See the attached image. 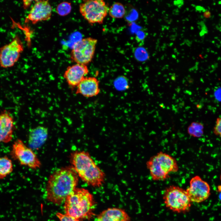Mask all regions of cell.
I'll list each match as a JSON object with an SVG mask.
<instances>
[{"label": "cell", "mask_w": 221, "mask_h": 221, "mask_svg": "<svg viewBox=\"0 0 221 221\" xmlns=\"http://www.w3.org/2000/svg\"><path fill=\"white\" fill-rule=\"evenodd\" d=\"M23 44L17 36L12 41L0 48V66L3 68H10L18 61L23 51Z\"/></svg>", "instance_id": "obj_9"}, {"label": "cell", "mask_w": 221, "mask_h": 221, "mask_svg": "<svg viewBox=\"0 0 221 221\" xmlns=\"http://www.w3.org/2000/svg\"><path fill=\"white\" fill-rule=\"evenodd\" d=\"M150 175L154 181H163L170 174L177 172L179 166L176 159L166 153L160 152L150 157L146 163Z\"/></svg>", "instance_id": "obj_4"}, {"label": "cell", "mask_w": 221, "mask_h": 221, "mask_svg": "<svg viewBox=\"0 0 221 221\" xmlns=\"http://www.w3.org/2000/svg\"><path fill=\"white\" fill-rule=\"evenodd\" d=\"M138 54H137L138 59L141 61H144L149 58L148 54L146 50L143 48L138 49Z\"/></svg>", "instance_id": "obj_21"}, {"label": "cell", "mask_w": 221, "mask_h": 221, "mask_svg": "<svg viewBox=\"0 0 221 221\" xmlns=\"http://www.w3.org/2000/svg\"><path fill=\"white\" fill-rule=\"evenodd\" d=\"M87 65L76 64L68 66L64 74V77L68 85L77 87L89 72Z\"/></svg>", "instance_id": "obj_13"}, {"label": "cell", "mask_w": 221, "mask_h": 221, "mask_svg": "<svg viewBox=\"0 0 221 221\" xmlns=\"http://www.w3.org/2000/svg\"><path fill=\"white\" fill-rule=\"evenodd\" d=\"M204 126L203 124L199 122H192L188 128L189 134L196 137H200L204 133Z\"/></svg>", "instance_id": "obj_19"}, {"label": "cell", "mask_w": 221, "mask_h": 221, "mask_svg": "<svg viewBox=\"0 0 221 221\" xmlns=\"http://www.w3.org/2000/svg\"><path fill=\"white\" fill-rule=\"evenodd\" d=\"M71 160L72 168L84 182L94 187L102 185L105 174L88 153L74 152L71 155Z\"/></svg>", "instance_id": "obj_2"}, {"label": "cell", "mask_w": 221, "mask_h": 221, "mask_svg": "<svg viewBox=\"0 0 221 221\" xmlns=\"http://www.w3.org/2000/svg\"><path fill=\"white\" fill-rule=\"evenodd\" d=\"M13 170L12 160L6 156H0V180L10 175Z\"/></svg>", "instance_id": "obj_17"}, {"label": "cell", "mask_w": 221, "mask_h": 221, "mask_svg": "<svg viewBox=\"0 0 221 221\" xmlns=\"http://www.w3.org/2000/svg\"><path fill=\"white\" fill-rule=\"evenodd\" d=\"M213 133L216 135L221 137V117L218 118L213 129Z\"/></svg>", "instance_id": "obj_22"}, {"label": "cell", "mask_w": 221, "mask_h": 221, "mask_svg": "<svg viewBox=\"0 0 221 221\" xmlns=\"http://www.w3.org/2000/svg\"><path fill=\"white\" fill-rule=\"evenodd\" d=\"M32 1V0L23 1V8L25 9L28 8L31 5Z\"/></svg>", "instance_id": "obj_25"}, {"label": "cell", "mask_w": 221, "mask_h": 221, "mask_svg": "<svg viewBox=\"0 0 221 221\" xmlns=\"http://www.w3.org/2000/svg\"><path fill=\"white\" fill-rule=\"evenodd\" d=\"M35 1L25 18V22L30 21L35 24L39 22L48 20L51 18L52 8L48 1Z\"/></svg>", "instance_id": "obj_11"}, {"label": "cell", "mask_w": 221, "mask_h": 221, "mask_svg": "<svg viewBox=\"0 0 221 221\" xmlns=\"http://www.w3.org/2000/svg\"><path fill=\"white\" fill-rule=\"evenodd\" d=\"M108 13L112 18H121L125 14L126 10L122 3L119 2H115L109 8Z\"/></svg>", "instance_id": "obj_18"}, {"label": "cell", "mask_w": 221, "mask_h": 221, "mask_svg": "<svg viewBox=\"0 0 221 221\" xmlns=\"http://www.w3.org/2000/svg\"><path fill=\"white\" fill-rule=\"evenodd\" d=\"M14 122V118L10 111L4 110L0 113V143H7L12 141Z\"/></svg>", "instance_id": "obj_12"}, {"label": "cell", "mask_w": 221, "mask_h": 221, "mask_svg": "<svg viewBox=\"0 0 221 221\" xmlns=\"http://www.w3.org/2000/svg\"><path fill=\"white\" fill-rule=\"evenodd\" d=\"M220 180H221V174H220Z\"/></svg>", "instance_id": "obj_28"}, {"label": "cell", "mask_w": 221, "mask_h": 221, "mask_svg": "<svg viewBox=\"0 0 221 221\" xmlns=\"http://www.w3.org/2000/svg\"><path fill=\"white\" fill-rule=\"evenodd\" d=\"M71 3L64 2L59 3L56 6V11L57 14L62 16H64L69 14L72 10Z\"/></svg>", "instance_id": "obj_20"}, {"label": "cell", "mask_w": 221, "mask_h": 221, "mask_svg": "<svg viewBox=\"0 0 221 221\" xmlns=\"http://www.w3.org/2000/svg\"><path fill=\"white\" fill-rule=\"evenodd\" d=\"M130 217L124 209L112 207L102 211L96 218V221H130Z\"/></svg>", "instance_id": "obj_15"}, {"label": "cell", "mask_w": 221, "mask_h": 221, "mask_svg": "<svg viewBox=\"0 0 221 221\" xmlns=\"http://www.w3.org/2000/svg\"><path fill=\"white\" fill-rule=\"evenodd\" d=\"M48 134V130L45 127L38 126L32 129L28 137L29 147L32 149H38L45 142Z\"/></svg>", "instance_id": "obj_16"}, {"label": "cell", "mask_w": 221, "mask_h": 221, "mask_svg": "<svg viewBox=\"0 0 221 221\" xmlns=\"http://www.w3.org/2000/svg\"><path fill=\"white\" fill-rule=\"evenodd\" d=\"M204 16L205 18H208L211 16V13L209 11H206L204 13Z\"/></svg>", "instance_id": "obj_27"}, {"label": "cell", "mask_w": 221, "mask_h": 221, "mask_svg": "<svg viewBox=\"0 0 221 221\" xmlns=\"http://www.w3.org/2000/svg\"><path fill=\"white\" fill-rule=\"evenodd\" d=\"M146 33L143 31H140L138 32L137 35V39L138 41H143L146 37Z\"/></svg>", "instance_id": "obj_24"}, {"label": "cell", "mask_w": 221, "mask_h": 221, "mask_svg": "<svg viewBox=\"0 0 221 221\" xmlns=\"http://www.w3.org/2000/svg\"><path fill=\"white\" fill-rule=\"evenodd\" d=\"M108 5L103 0L84 1L79 5V11L84 18L90 24H101L107 16Z\"/></svg>", "instance_id": "obj_6"}, {"label": "cell", "mask_w": 221, "mask_h": 221, "mask_svg": "<svg viewBox=\"0 0 221 221\" xmlns=\"http://www.w3.org/2000/svg\"><path fill=\"white\" fill-rule=\"evenodd\" d=\"M163 200L167 208L174 212L179 213L188 211L192 203L186 190L173 185L165 189L163 195Z\"/></svg>", "instance_id": "obj_5"}, {"label": "cell", "mask_w": 221, "mask_h": 221, "mask_svg": "<svg viewBox=\"0 0 221 221\" xmlns=\"http://www.w3.org/2000/svg\"><path fill=\"white\" fill-rule=\"evenodd\" d=\"M76 87V94L86 97L96 96L100 91L99 81L94 77H85Z\"/></svg>", "instance_id": "obj_14"}, {"label": "cell", "mask_w": 221, "mask_h": 221, "mask_svg": "<svg viewBox=\"0 0 221 221\" xmlns=\"http://www.w3.org/2000/svg\"><path fill=\"white\" fill-rule=\"evenodd\" d=\"M97 42V39L91 37L76 41L72 46L71 59L76 64L87 65L93 58Z\"/></svg>", "instance_id": "obj_7"}, {"label": "cell", "mask_w": 221, "mask_h": 221, "mask_svg": "<svg viewBox=\"0 0 221 221\" xmlns=\"http://www.w3.org/2000/svg\"><path fill=\"white\" fill-rule=\"evenodd\" d=\"M78 176L72 167L58 169L52 174L48 181V200L56 205L64 203L67 197L76 188Z\"/></svg>", "instance_id": "obj_1"}, {"label": "cell", "mask_w": 221, "mask_h": 221, "mask_svg": "<svg viewBox=\"0 0 221 221\" xmlns=\"http://www.w3.org/2000/svg\"><path fill=\"white\" fill-rule=\"evenodd\" d=\"M56 215L59 219V221H80L79 219L59 212L57 213Z\"/></svg>", "instance_id": "obj_23"}, {"label": "cell", "mask_w": 221, "mask_h": 221, "mask_svg": "<svg viewBox=\"0 0 221 221\" xmlns=\"http://www.w3.org/2000/svg\"><path fill=\"white\" fill-rule=\"evenodd\" d=\"M10 154L12 158L21 165L32 169H38L41 166V161L33 149L20 139H17L13 143Z\"/></svg>", "instance_id": "obj_8"}, {"label": "cell", "mask_w": 221, "mask_h": 221, "mask_svg": "<svg viewBox=\"0 0 221 221\" xmlns=\"http://www.w3.org/2000/svg\"><path fill=\"white\" fill-rule=\"evenodd\" d=\"M65 214L79 219H89L93 215L95 201L92 195L87 189L76 188L64 202Z\"/></svg>", "instance_id": "obj_3"}, {"label": "cell", "mask_w": 221, "mask_h": 221, "mask_svg": "<svg viewBox=\"0 0 221 221\" xmlns=\"http://www.w3.org/2000/svg\"><path fill=\"white\" fill-rule=\"evenodd\" d=\"M174 5L178 7L181 6L184 4V1L182 0L175 1L174 2Z\"/></svg>", "instance_id": "obj_26"}, {"label": "cell", "mask_w": 221, "mask_h": 221, "mask_svg": "<svg viewBox=\"0 0 221 221\" xmlns=\"http://www.w3.org/2000/svg\"><path fill=\"white\" fill-rule=\"evenodd\" d=\"M192 202L200 203L207 200L211 195L209 184L199 176L192 177L186 190Z\"/></svg>", "instance_id": "obj_10"}]
</instances>
